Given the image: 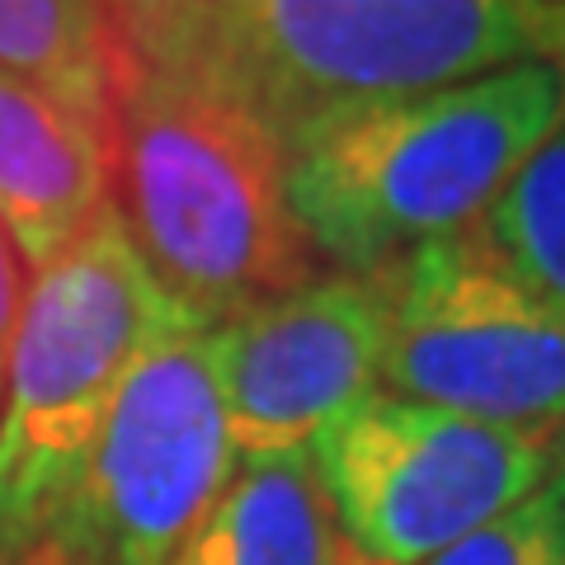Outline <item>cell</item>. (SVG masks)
<instances>
[{
  "instance_id": "6",
  "label": "cell",
  "mask_w": 565,
  "mask_h": 565,
  "mask_svg": "<svg viewBox=\"0 0 565 565\" xmlns=\"http://www.w3.org/2000/svg\"><path fill=\"white\" fill-rule=\"evenodd\" d=\"M236 467L207 330L174 326L122 382L39 546L66 565H174Z\"/></svg>"
},
{
  "instance_id": "8",
  "label": "cell",
  "mask_w": 565,
  "mask_h": 565,
  "mask_svg": "<svg viewBox=\"0 0 565 565\" xmlns=\"http://www.w3.org/2000/svg\"><path fill=\"white\" fill-rule=\"evenodd\" d=\"M241 457H297L382 392V302L367 274L321 269L207 330Z\"/></svg>"
},
{
  "instance_id": "5",
  "label": "cell",
  "mask_w": 565,
  "mask_h": 565,
  "mask_svg": "<svg viewBox=\"0 0 565 565\" xmlns=\"http://www.w3.org/2000/svg\"><path fill=\"white\" fill-rule=\"evenodd\" d=\"M367 278L382 302V392L552 444L565 434V311L481 226Z\"/></svg>"
},
{
  "instance_id": "15",
  "label": "cell",
  "mask_w": 565,
  "mask_h": 565,
  "mask_svg": "<svg viewBox=\"0 0 565 565\" xmlns=\"http://www.w3.org/2000/svg\"><path fill=\"white\" fill-rule=\"evenodd\" d=\"M29 565H66L62 556H52V552H43V546H33L29 552Z\"/></svg>"
},
{
  "instance_id": "16",
  "label": "cell",
  "mask_w": 565,
  "mask_h": 565,
  "mask_svg": "<svg viewBox=\"0 0 565 565\" xmlns=\"http://www.w3.org/2000/svg\"><path fill=\"white\" fill-rule=\"evenodd\" d=\"M556 481H561V490H565V434L556 438Z\"/></svg>"
},
{
  "instance_id": "12",
  "label": "cell",
  "mask_w": 565,
  "mask_h": 565,
  "mask_svg": "<svg viewBox=\"0 0 565 565\" xmlns=\"http://www.w3.org/2000/svg\"><path fill=\"white\" fill-rule=\"evenodd\" d=\"M481 232L537 292L565 311V122L486 212Z\"/></svg>"
},
{
  "instance_id": "9",
  "label": "cell",
  "mask_w": 565,
  "mask_h": 565,
  "mask_svg": "<svg viewBox=\"0 0 565 565\" xmlns=\"http://www.w3.org/2000/svg\"><path fill=\"white\" fill-rule=\"evenodd\" d=\"M109 207V147L0 71V226L39 274Z\"/></svg>"
},
{
  "instance_id": "1",
  "label": "cell",
  "mask_w": 565,
  "mask_h": 565,
  "mask_svg": "<svg viewBox=\"0 0 565 565\" xmlns=\"http://www.w3.org/2000/svg\"><path fill=\"white\" fill-rule=\"evenodd\" d=\"M114 39L288 147L349 104L565 62V0H141L114 6Z\"/></svg>"
},
{
  "instance_id": "4",
  "label": "cell",
  "mask_w": 565,
  "mask_h": 565,
  "mask_svg": "<svg viewBox=\"0 0 565 565\" xmlns=\"http://www.w3.org/2000/svg\"><path fill=\"white\" fill-rule=\"evenodd\" d=\"M170 311L114 203L29 274L0 382V552L29 556Z\"/></svg>"
},
{
  "instance_id": "17",
  "label": "cell",
  "mask_w": 565,
  "mask_h": 565,
  "mask_svg": "<svg viewBox=\"0 0 565 565\" xmlns=\"http://www.w3.org/2000/svg\"><path fill=\"white\" fill-rule=\"evenodd\" d=\"M0 565H29V556H14V552H0Z\"/></svg>"
},
{
  "instance_id": "7",
  "label": "cell",
  "mask_w": 565,
  "mask_h": 565,
  "mask_svg": "<svg viewBox=\"0 0 565 565\" xmlns=\"http://www.w3.org/2000/svg\"><path fill=\"white\" fill-rule=\"evenodd\" d=\"M334 519L373 565H429L556 476L552 438L377 392L307 448Z\"/></svg>"
},
{
  "instance_id": "10",
  "label": "cell",
  "mask_w": 565,
  "mask_h": 565,
  "mask_svg": "<svg viewBox=\"0 0 565 565\" xmlns=\"http://www.w3.org/2000/svg\"><path fill=\"white\" fill-rule=\"evenodd\" d=\"M174 565H373L334 519L311 457H241Z\"/></svg>"
},
{
  "instance_id": "13",
  "label": "cell",
  "mask_w": 565,
  "mask_h": 565,
  "mask_svg": "<svg viewBox=\"0 0 565 565\" xmlns=\"http://www.w3.org/2000/svg\"><path fill=\"white\" fill-rule=\"evenodd\" d=\"M429 565H565V490L552 476L509 514L457 542Z\"/></svg>"
},
{
  "instance_id": "14",
  "label": "cell",
  "mask_w": 565,
  "mask_h": 565,
  "mask_svg": "<svg viewBox=\"0 0 565 565\" xmlns=\"http://www.w3.org/2000/svg\"><path fill=\"white\" fill-rule=\"evenodd\" d=\"M24 259L14 250V241L6 236L0 226V382H6V363H10V340H14V326H20V307H24Z\"/></svg>"
},
{
  "instance_id": "11",
  "label": "cell",
  "mask_w": 565,
  "mask_h": 565,
  "mask_svg": "<svg viewBox=\"0 0 565 565\" xmlns=\"http://www.w3.org/2000/svg\"><path fill=\"white\" fill-rule=\"evenodd\" d=\"M0 71L114 141V6L0 0Z\"/></svg>"
},
{
  "instance_id": "3",
  "label": "cell",
  "mask_w": 565,
  "mask_h": 565,
  "mask_svg": "<svg viewBox=\"0 0 565 565\" xmlns=\"http://www.w3.org/2000/svg\"><path fill=\"white\" fill-rule=\"evenodd\" d=\"M109 203L189 330H217L326 269L288 207L274 132L226 95L122 47Z\"/></svg>"
},
{
  "instance_id": "2",
  "label": "cell",
  "mask_w": 565,
  "mask_h": 565,
  "mask_svg": "<svg viewBox=\"0 0 565 565\" xmlns=\"http://www.w3.org/2000/svg\"><path fill=\"white\" fill-rule=\"evenodd\" d=\"M565 122V62L349 104L282 147V189L326 269L373 274L481 226Z\"/></svg>"
}]
</instances>
